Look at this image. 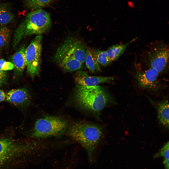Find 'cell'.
Listing matches in <instances>:
<instances>
[{"label":"cell","instance_id":"obj_1","mask_svg":"<svg viewBox=\"0 0 169 169\" xmlns=\"http://www.w3.org/2000/svg\"><path fill=\"white\" fill-rule=\"evenodd\" d=\"M73 104L79 110L99 120L101 111L110 103H115L104 88L96 85H76L73 94Z\"/></svg>","mask_w":169,"mask_h":169},{"label":"cell","instance_id":"obj_2","mask_svg":"<svg viewBox=\"0 0 169 169\" xmlns=\"http://www.w3.org/2000/svg\"><path fill=\"white\" fill-rule=\"evenodd\" d=\"M65 134L82 146L92 162L95 152L103 137L102 127L84 120L69 121Z\"/></svg>","mask_w":169,"mask_h":169},{"label":"cell","instance_id":"obj_3","mask_svg":"<svg viewBox=\"0 0 169 169\" xmlns=\"http://www.w3.org/2000/svg\"><path fill=\"white\" fill-rule=\"evenodd\" d=\"M0 135V168L36 150L35 139L16 137L13 130L7 129Z\"/></svg>","mask_w":169,"mask_h":169},{"label":"cell","instance_id":"obj_4","mask_svg":"<svg viewBox=\"0 0 169 169\" xmlns=\"http://www.w3.org/2000/svg\"><path fill=\"white\" fill-rule=\"evenodd\" d=\"M69 121L61 115H43L34 120L24 132V136L38 139L60 138L65 134Z\"/></svg>","mask_w":169,"mask_h":169},{"label":"cell","instance_id":"obj_5","mask_svg":"<svg viewBox=\"0 0 169 169\" xmlns=\"http://www.w3.org/2000/svg\"><path fill=\"white\" fill-rule=\"evenodd\" d=\"M50 14L41 9L27 14L24 21L15 31L13 46L15 48L21 41L27 36L40 35L49 30L51 25Z\"/></svg>","mask_w":169,"mask_h":169},{"label":"cell","instance_id":"obj_6","mask_svg":"<svg viewBox=\"0 0 169 169\" xmlns=\"http://www.w3.org/2000/svg\"><path fill=\"white\" fill-rule=\"evenodd\" d=\"M147 56L150 68L157 71L159 74L168 69L169 65V48L162 41L152 43L147 51Z\"/></svg>","mask_w":169,"mask_h":169},{"label":"cell","instance_id":"obj_7","mask_svg":"<svg viewBox=\"0 0 169 169\" xmlns=\"http://www.w3.org/2000/svg\"><path fill=\"white\" fill-rule=\"evenodd\" d=\"M42 40L41 35H38L25 50L26 66L28 73L32 79L39 74Z\"/></svg>","mask_w":169,"mask_h":169},{"label":"cell","instance_id":"obj_8","mask_svg":"<svg viewBox=\"0 0 169 169\" xmlns=\"http://www.w3.org/2000/svg\"><path fill=\"white\" fill-rule=\"evenodd\" d=\"M159 75L157 71L150 67L144 71L136 69L134 77L141 88L150 91H156L161 87L158 79Z\"/></svg>","mask_w":169,"mask_h":169},{"label":"cell","instance_id":"obj_9","mask_svg":"<svg viewBox=\"0 0 169 169\" xmlns=\"http://www.w3.org/2000/svg\"><path fill=\"white\" fill-rule=\"evenodd\" d=\"M5 100L22 109L27 108L30 105L31 103L30 93L25 88L14 89L9 91L6 94Z\"/></svg>","mask_w":169,"mask_h":169},{"label":"cell","instance_id":"obj_10","mask_svg":"<svg viewBox=\"0 0 169 169\" xmlns=\"http://www.w3.org/2000/svg\"><path fill=\"white\" fill-rule=\"evenodd\" d=\"M53 60L66 71H73L82 68L83 64L72 56L58 50L53 57Z\"/></svg>","mask_w":169,"mask_h":169},{"label":"cell","instance_id":"obj_11","mask_svg":"<svg viewBox=\"0 0 169 169\" xmlns=\"http://www.w3.org/2000/svg\"><path fill=\"white\" fill-rule=\"evenodd\" d=\"M111 77L90 76L85 71L78 70L76 73L75 80L77 85L92 86L104 83H110L113 80Z\"/></svg>","mask_w":169,"mask_h":169},{"label":"cell","instance_id":"obj_12","mask_svg":"<svg viewBox=\"0 0 169 169\" xmlns=\"http://www.w3.org/2000/svg\"><path fill=\"white\" fill-rule=\"evenodd\" d=\"M150 99L157 109L158 119L159 123L165 128L168 129L169 107L167 99H165L159 102L154 101L151 99Z\"/></svg>","mask_w":169,"mask_h":169},{"label":"cell","instance_id":"obj_13","mask_svg":"<svg viewBox=\"0 0 169 169\" xmlns=\"http://www.w3.org/2000/svg\"><path fill=\"white\" fill-rule=\"evenodd\" d=\"M25 45H22L13 57V65L19 73H22L26 66Z\"/></svg>","mask_w":169,"mask_h":169},{"label":"cell","instance_id":"obj_14","mask_svg":"<svg viewBox=\"0 0 169 169\" xmlns=\"http://www.w3.org/2000/svg\"><path fill=\"white\" fill-rule=\"evenodd\" d=\"M85 62L86 67L92 73H94L101 71L100 65L95 56L94 50L88 48H86V57Z\"/></svg>","mask_w":169,"mask_h":169},{"label":"cell","instance_id":"obj_15","mask_svg":"<svg viewBox=\"0 0 169 169\" xmlns=\"http://www.w3.org/2000/svg\"><path fill=\"white\" fill-rule=\"evenodd\" d=\"M135 39L125 44L114 45L109 47L106 51L111 61L116 60L124 52L129 44Z\"/></svg>","mask_w":169,"mask_h":169},{"label":"cell","instance_id":"obj_16","mask_svg":"<svg viewBox=\"0 0 169 169\" xmlns=\"http://www.w3.org/2000/svg\"><path fill=\"white\" fill-rule=\"evenodd\" d=\"M14 17L9 4L5 3L0 4V25L4 26L11 22L14 20Z\"/></svg>","mask_w":169,"mask_h":169},{"label":"cell","instance_id":"obj_17","mask_svg":"<svg viewBox=\"0 0 169 169\" xmlns=\"http://www.w3.org/2000/svg\"><path fill=\"white\" fill-rule=\"evenodd\" d=\"M53 0H25V4L28 9L32 10L40 9L49 5Z\"/></svg>","mask_w":169,"mask_h":169},{"label":"cell","instance_id":"obj_18","mask_svg":"<svg viewBox=\"0 0 169 169\" xmlns=\"http://www.w3.org/2000/svg\"><path fill=\"white\" fill-rule=\"evenodd\" d=\"M94 51L96 60L99 64L102 66H106L111 62L108 57L106 51L94 50Z\"/></svg>","mask_w":169,"mask_h":169},{"label":"cell","instance_id":"obj_19","mask_svg":"<svg viewBox=\"0 0 169 169\" xmlns=\"http://www.w3.org/2000/svg\"><path fill=\"white\" fill-rule=\"evenodd\" d=\"M10 30L5 26L0 27V48L5 47L9 44L10 39Z\"/></svg>","mask_w":169,"mask_h":169},{"label":"cell","instance_id":"obj_20","mask_svg":"<svg viewBox=\"0 0 169 169\" xmlns=\"http://www.w3.org/2000/svg\"><path fill=\"white\" fill-rule=\"evenodd\" d=\"M169 142H167L160 150L154 156V157L156 158L160 157L164 158V160H169Z\"/></svg>","mask_w":169,"mask_h":169},{"label":"cell","instance_id":"obj_21","mask_svg":"<svg viewBox=\"0 0 169 169\" xmlns=\"http://www.w3.org/2000/svg\"><path fill=\"white\" fill-rule=\"evenodd\" d=\"M14 67L12 63L3 59H0V69L1 70L4 71L12 70Z\"/></svg>","mask_w":169,"mask_h":169},{"label":"cell","instance_id":"obj_22","mask_svg":"<svg viewBox=\"0 0 169 169\" xmlns=\"http://www.w3.org/2000/svg\"><path fill=\"white\" fill-rule=\"evenodd\" d=\"M6 79V76L5 72L0 69V86L5 82Z\"/></svg>","mask_w":169,"mask_h":169},{"label":"cell","instance_id":"obj_23","mask_svg":"<svg viewBox=\"0 0 169 169\" xmlns=\"http://www.w3.org/2000/svg\"><path fill=\"white\" fill-rule=\"evenodd\" d=\"M6 94L3 91L0 89V103L5 100Z\"/></svg>","mask_w":169,"mask_h":169},{"label":"cell","instance_id":"obj_24","mask_svg":"<svg viewBox=\"0 0 169 169\" xmlns=\"http://www.w3.org/2000/svg\"><path fill=\"white\" fill-rule=\"evenodd\" d=\"M128 6L130 8H133V7L134 5L132 2L128 1Z\"/></svg>","mask_w":169,"mask_h":169},{"label":"cell","instance_id":"obj_25","mask_svg":"<svg viewBox=\"0 0 169 169\" xmlns=\"http://www.w3.org/2000/svg\"></svg>","mask_w":169,"mask_h":169}]
</instances>
